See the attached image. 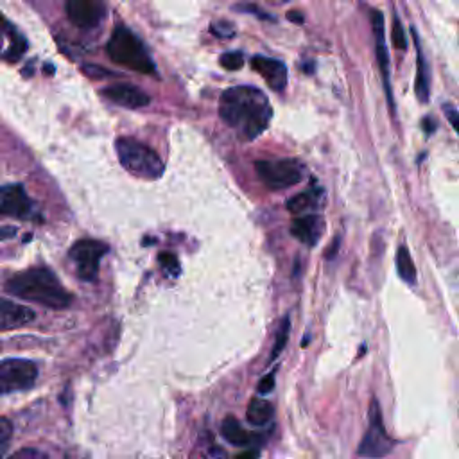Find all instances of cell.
I'll list each match as a JSON object with an SVG mask.
<instances>
[{
	"label": "cell",
	"mask_w": 459,
	"mask_h": 459,
	"mask_svg": "<svg viewBox=\"0 0 459 459\" xmlns=\"http://www.w3.org/2000/svg\"><path fill=\"white\" fill-rule=\"evenodd\" d=\"M219 115L244 139L255 140L269 126L273 108L265 94L255 86H233L221 95Z\"/></svg>",
	"instance_id": "obj_1"
},
{
	"label": "cell",
	"mask_w": 459,
	"mask_h": 459,
	"mask_svg": "<svg viewBox=\"0 0 459 459\" xmlns=\"http://www.w3.org/2000/svg\"><path fill=\"white\" fill-rule=\"evenodd\" d=\"M6 291L16 298L36 302L49 309H67L72 295L61 285L58 277L47 268H31L6 282Z\"/></svg>",
	"instance_id": "obj_2"
},
{
	"label": "cell",
	"mask_w": 459,
	"mask_h": 459,
	"mask_svg": "<svg viewBox=\"0 0 459 459\" xmlns=\"http://www.w3.org/2000/svg\"><path fill=\"white\" fill-rule=\"evenodd\" d=\"M106 54L117 65L139 72V74L154 75L157 67L149 51L137 34L124 26H117L106 43Z\"/></svg>",
	"instance_id": "obj_3"
},
{
	"label": "cell",
	"mask_w": 459,
	"mask_h": 459,
	"mask_svg": "<svg viewBox=\"0 0 459 459\" xmlns=\"http://www.w3.org/2000/svg\"><path fill=\"white\" fill-rule=\"evenodd\" d=\"M115 151L120 165L130 174L144 179H158L164 176V162L146 144L130 139V137H119L115 142Z\"/></svg>",
	"instance_id": "obj_4"
},
{
	"label": "cell",
	"mask_w": 459,
	"mask_h": 459,
	"mask_svg": "<svg viewBox=\"0 0 459 459\" xmlns=\"http://www.w3.org/2000/svg\"><path fill=\"white\" fill-rule=\"evenodd\" d=\"M255 171L269 191H285L289 187H295L305 176V167L295 158L257 160Z\"/></svg>",
	"instance_id": "obj_5"
},
{
	"label": "cell",
	"mask_w": 459,
	"mask_h": 459,
	"mask_svg": "<svg viewBox=\"0 0 459 459\" xmlns=\"http://www.w3.org/2000/svg\"><path fill=\"white\" fill-rule=\"evenodd\" d=\"M395 448V440L386 431L382 422V411L377 399H371L368 409V429L359 443L357 454L366 459H381Z\"/></svg>",
	"instance_id": "obj_6"
},
{
	"label": "cell",
	"mask_w": 459,
	"mask_h": 459,
	"mask_svg": "<svg viewBox=\"0 0 459 459\" xmlns=\"http://www.w3.org/2000/svg\"><path fill=\"white\" fill-rule=\"evenodd\" d=\"M36 379L38 368L33 361L27 359L0 361V395L31 389Z\"/></svg>",
	"instance_id": "obj_7"
},
{
	"label": "cell",
	"mask_w": 459,
	"mask_h": 459,
	"mask_svg": "<svg viewBox=\"0 0 459 459\" xmlns=\"http://www.w3.org/2000/svg\"><path fill=\"white\" fill-rule=\"evenodd\" d=\"M110 251L108 244L95 239H81L70 248L68 255L78 268V275L81 280L94 282L99 275L101 258Z\"/></svg>",
	"instance_id": "obj_8"
},
{
	"label": "cell",
	"mask_w": 459,
	"mask_h": 459,
	"mask_svg": "<svg viewBox=\"0 0 459 459\" xmlns=\"http://www.w3.org/2000/svg\"><path fill=\"white\" fill-rule=\"evenodd\" d=\"M371 27H374L375 34V58H377L379 70H381L382 83H384L386 90V99H388V106L391 110V113L395 115V101H393V88H391V79H389V56L388 49H386V29H384V15L379 9H371L370 13Z\"/></svg>",
	"instance_id": "obj_9"
},
{
	"label": "cell",
	"mask_w": 459,
	"mask_h": 459,
	"mask_svg": "<svg viewBox=\"0 0 459 459\" xmlns=\"http://www.w3.org/2000/svg\"><path fill=\"white\" fill-rule=\"evenodd\" d=\"M65 11L75 27L92 29L105 20L108 8L105 0H68Z\"/></svg>",
	"instance_id": "obj_10"
},
{
	"label": "cell",
	"mask_w": 459,
	"mask_h": 459,
	"mask_svg": "<svg viewBox=\"0 0 459 459\" xmlns=\"http://www.w3.org/2000/svg\"><path fill=\"white\" fill-rule=\"evenodd\" d=\"M33 213V201L20 183L0 185V217L26 219Z\"/></svg>",
	"instance_id": "obj_11"
},
{
	"label": "cell",
	"mask_w": 459,
	"mask_h": 459,
	"mask_svg": "<svg viewBox=\"0 0 459 459\" xmlns=\"http://www.w3.org/2000/svg\"><path fill=\"white\" fill-rule=\"evenodd\" d=\"M251 68L265 79L269 88L275 92H284L287 86V67L282 61L273 60L265 56H253L251 58Z\"/></svg>",
	"instance_id": "obj_12"
},
{
	"label": "cell",
	"mask_w": 459,
	"mask_h": 459,
	"mask_svg": "<svg viewBox=\"0 0 459 459\" xmlns=\"http://www.w3.org/2000/svg\"><path fill=\"white\" fill-rule=\"evenodd\" d=\"M323 232H325V221L317 213H307V216L296 217L291 224L292 237L310 248L320 243Z\"/></svg>",
	"instance_id": "obj_13"
},
{
	"label": "cell",
	"mask_w": 459,
	"mask_h": 459,
	"mask_svg": "<svg viewBox=\"0 0 459 459\" xmlns=\"http://www.w3.org/2000/svg\"><path fill=\"white\" fill-rule=\"evenodd\" d=\"M102 95L115 105L126 106V108H144L151 102V97L146 92L133 85H124V83L108 86L102 90Z\"/></svg>",
	"instance_id": "obj_14"
},
{
	"label": "cell",
	"mask_w": 459,
	"mask_h": 459,
	"mask_svg": "<svg viewBox=\"0 0 459 459\" xmlns=\"http://www.w3.org/2000/svg\"><path fill=\"white\" fill-rule=\"evenodd\" d=\"M33 320L34 312L31 309L20 305V303L11 302V300L0 298V332L26 327Z\"/></svg>",
	"instance_id": "obj_15"
},
{
	"label": "cell",
	"mask_w": 459,
	"mask_h": 459,
	"mask_svg": "<svg viewBox=\"0 0 459 459\" xmlns=\"http://www.w3.org/2000/svg\"><path fill=\"white\" fill-rule=\"evenodd\" d=\"M411 33L415 36V45H416V79H415V92L416 97L422 105H427L431 97V74L429 67H427L426 56L422 53V45H420L418 33H416L415 27H411Z\"/></svg>",
	"instance_id": "obj_16"
},
{
	"label": "cell",
	"mask_w": 459,
	"mask_h": 459,
	"mask_svg": "<svg viewBox=\"0 0 459 459\" xmlns=\"http://www.w3.org/2000/svg\"><path fill=\"white\" fill-rule=\"evenodd\" d=\"M273 415H275V407H273L271 402H268L264 399H253L246 409L248 422L257 427H262L271 422Z\"/></svg>",
	"instance_id": "obj_17"
},
{
	"label": "cell",
	"mask_w": 459,
	"mask_h": 459,
	"mask_svg": "<svg viewBox=\"0 0 459 459\" xmlns=\"http://www.w3.org/2000/svg\"><path fill=\"white\" fill-rule=\"evenodd\" d=\"M396 271H399V277L407 285H416L418 273H416V265L413 262V258H411V253L406 244H400L399 250H396Z\"/></svg>",
	"instance_id": "obj_18"
},
{
	"label": "cell",
	"mask_w": 459,
	"mask_h": 459,
	"mask_svg": "<svg viewBox=\"0 0 459 459\" xmlns=\"http://www.w3.org/2000/svg\"><path fill=\"white\" fill-rule=\"evenodd\" d=\"M321 196H323V189H310V191H305L302 194L295 196V198L287 199L285 209L291 213H303L310 209H316L320 205Z\"/></svg>",
	"instance_id": "obj_19"
},
{
	"label": "cell",
	"mask_w": 459,
	"mask_h": 459,
	"mask_svg": "<svg viewBox=\"0 0 459 459\" xmlns=\"http://www.w3.org/2000/svg\"><path fill=\"white\" fill-rule=\"evenodd\" d=\"M221 433H223V438L228 443L237 445V447H244V445L251 443V436L248 434V431H244V427L233 416H228L224 420L223 426H221Z\"/></svg>",
	"instance_id": "obj_20"
},
{
	"label": "cell",
	"mask_w": 459,
	"mask_h": 459,
	"mask_svg": "<svg viewBox=\"0 0 459 459\" xmlns=\"http://www.w3.org/2000/svg\"><path fill=\"white\" fill-rule=\"evenodd\" d=\"M289 330H291V320L289 316H285L280 323V329L277 332V339H275V344H273V352H271V361L278 357V355L284 352L285 344H287L289 339Z\"/></svg>",
	"instance_id": "obj_21"
},
{
	"label": "cell",
	"mask_w": 459,
	"mask_h": 459,
	"mask_svg": "<svg viewBox=\"0 0 459 459\" xmlns=\"http://www.w3.org/2000/svg\"><path fill=\"white\" fill-rule=\"evenodd\" d=\"M391 40H393V45H395L399 51L407 49V36L406 33H403L402 22H400L396 16L393 19V23H391Z\"/></svg>",
	"instance_id": "obj_22"
},
{
	"label": "cell",
	"mask_w": 459,
	"mask_h": 459,
	"mask_svg": "<svg viewBox=\"0 0 459 459\" xmlns=\"http://www.w3.org/2000/svg\"><path fill=\"white\" fill-rule=\"evenodd\" d=\"M81 72L90 79H106V78H112V75H117L115 72L108 70V68H102L101 65H94V63L81 65Z\"/></svg>",
	"instance_id": "obj_23"
},
{
	"label": "cell",
	"mask_w": 459,
	"mask_h": 459,
	"mask_svg": "<svg viewBox=\"0 0 459 459\" xmlns=\"http://www.w3.org/2000/svg\"><path fill=\"white\" fill-rule=\"evenodd\" d=\"M219 63L223 65V68H226V70H239L244 65V56L243 53L233 51V53L223 54V56L219 58Z\"/></svg>",
	"instance_id": "obj_24"
},
{
	"label": "cell",
	"mask_w": 459,
	"mask_h": 459,
	"mask_svg": "<svg viewBox=\"0 0 459 459\" xmlns=\"http://www.w3.org/2000/svg\"><path fill=\"white\" fill-rule=\"evenodd\" d=\"M158 260H160V264L164 265V269L169 273V275H172V277L179 275V262L174 253H167V251H165V253H160Z\"/></svg>",
	"instance_id": "obj_25"
},
{
	"label": "cell",
	"mask_w": 459,
	"mask_h": 459,
	"mask_svg": "<svg viewBox=\"0 0 459 459\" xmlns=\"http://www.w3.org/2000/svg\"><path fill=\"white\" fill-rule=\"evenodd\" d=\"M210 31H212V33L219 38H233V34H236V27H233L230 22L212 23Z\"/></svg>",
	"instance_id": "obj_26"
},
{
	"label": "cell",
	"mask_w": 459,
	"mask_h": 459,
	"mask_svg": "<svg viewBox=\"0 0 459 459\" xmlns=\"http://www.w3.org/2000/svg\"><path fill=\"white\" fill-rule=\"evenodd\" d=\"M8 459H51V458L47 454H43L41 450H36V448H22V450L9 455Z\"/></svg>",
	"instance_id": "obj_27"
},
{
	"label": "cell",
	"mask_w": 459,
	"mask_h": 459,
	"mask_svg": "<svg viewBox=\"0 0 459 459\" xmlns=\"http://www.w3.org/2000/svg\"><path fill=\"white\" fill-rule=\"evenodd\" d=\"M441 108H443V113H445V117H447L448 122H450V126L454 127L455 133L459 134V112H458V108H454V106H452L450 102H445V105L441 106Z\"/></svg>",
	"instance_id": "obj_28"
},
{
	"label": "cell",
	"mask_w": 459,
	"mask_h": 459,
	"mask_svg": "<svg viewBox=\"0 0 459 459\" xmlns=\"http://www.w3.org/2000/svg\"><path fill=\"white\" fill-rule=\"evenodd\" d=\"M236 11H241V13H253V15L260 16V19L273 20V22H275V16L268 15V13H262L260 9H258L257 4H250V2H243V4H237L236 6Z\"/></svg>",
	"instance_id": "obj_29"
},
{
	"label": "cell",
	"mask_w": 459,
	"mask_h": 459,
	"mask_svg": "<svg viewBox=\"0 0 459 459\" xmlns=\"http://www.w3.org/2000/svg\"><path fill=\"white\" fill-rule=\"evenodd\" d=\"M273 388H275V371H271V374L265 375V377L258 382L257 389L260 395H268V393L273 391Z\"/></svg>",
	"instance_id": "obj_30"
},
{
	"label": "cell",
	"mask_w": 459,
	"mask_h": 459,
	"mask_svg": "<svg viewBox=\"0 0 459 459\" xmlns=\"http://www.w3.org/2000/svg\"><path fill=\"white\" fill-rule=\"evenodd\" d=\"M13 433V423L8 418L0 416V443H8V440L11 438Z\"/></svg>",
	"instance_id": "obj_31"
},
{
	"label": "cell",
	"mask_w": 459,
	"mask_h": 459,
	"mask_svg": "<svg viewBox=\"0 0 459 459\" xmlns=\"http://www.w3.org/2000/svg\"><path fill=\"white\" fill-rule=\"evenodd\" d=\"M436 127H438L436 119H433V117H423L422 130L426 131V134H433L434 131H436Z\"/></svg>",
	"instance_id": "obj_32"
},
{
	"label": "cell",
	"mask_w": 459,
	"mask_h": 459,
	"mask_svg": "<svg viewBox=\"0 0 459 459\" xmlns=\"http://www.w3.org/2000/svg\"><path fill=\"white\" fill-rule=\"evenodd\" d=\"M16 236V228L15 226H2L0 228V241L13 239Z\"/></svg>",
	"instance_id": "obj_33"
},
{
	"label": "cell",
	"mask_w": 459,
	"mask_h": 459,
	"mask_svg": "<svg viewBox=\"0 0 459 459\" xmlns=\"http://www.w3.org/2000/svg\"><path fill=\"white\" fill-rule=\"evenodd\" d=\"M339 246H341V237L337 236L336 239H334L332 246H329V250H327V255H325V257H327V258H330V260H332V258L336 257V255H337V250H339Z\"/></svg>",
	"instance_id": "obj_34"
},
{
	"label": "cell",
	"mask_w": 459,
	"mask_h": 459,
	"mask_svg": "<svg viewBox=\"0 0 459 459\" xmlns=\"http://www.w3.org/2000/svg\"><path fill=\"white\" fill-rule=\"evenodd\" d=\"M287 20H291L292 23H298V26H302V23L305 22V16H303V13H300V11H289Z\"/></svg>",
	"instance_id": "obj_35"
},
{
	"label": "cell",
	"mask_w": 459,
	"mask_h": 459,
	"mask_svg": "<svg viewBox=\"0 0 459 459\" xmlns=\"http://www.w3.org/2000/svg\"><path fill=\"white\" fill-rule=\"evenodd\" d=\"M257 458H258V450H248L237 455V459H257Z\"/></svg>",
	"instance_id": "obj_36"
},
{
	"label": "cell",
	"mask_w": 459,
	"mask_h": 459,
	"mask_svg": "<svg viewBox=\"0 0 459 459\" xmlns=\"http://www.w3.org/2000/svg\"><path fill=\"white\" fill-rule=\"evenodd\" d=\"M314 68L316 67H314L312 61H305V63L302 65V70L305 72V74H314Z\"/></svg>",
	"instance_id": "obj_37"
},
{
	"label": "cell",
	"mask_w": 459,
	"mask_h": 459,
	"mask_svg": "<svg viewBox=\"0 0 459 459\" xmlns=\"http://www.w3.org/2000/svg\"><path fill=\"white\" fill-rule=\"evenodd\" d=\"M43 72H45V74H54V72H56V68H54L53 63H45Z\"/></svg>",
	"instance_id": "obj_38"
},
{
	"label": "cell",
	"mask_w": 459,
	"mask_h": 459,
	"mask_svg": "<svg viewBox=\"0 0 459 459\" xmlns=\"http://www.w3.org/2000/svg\"><path fill=\"white\" fill-rule=\"evenodd\" d=\"M4 448H6V443H0V455L4 454Z\"/></svg>",
	"instance_id": "obj_39"
}]
</instances>
